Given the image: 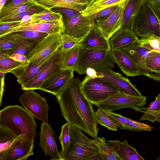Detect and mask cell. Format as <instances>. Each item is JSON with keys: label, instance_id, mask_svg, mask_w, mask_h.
<instances>
[{"label": "cell", "instance_id": "obj_1", "mask_svg": "<svg viewBox=\"0 0 160 160\" xmlns=\"http://www.w3.org/2000/svg\"><path fill=\"white\" fill-rule=\"evenodd\" d=\"M81 83L73 77L55 96L61 114L69 125L95 138L99 131L95 112L82 92Z\"/></svg>", "mask_w": 160, "mask_h": 160}, {"label": "cell", "instance_id": "obj_2", "mask_svg": "<svg viewBox=\"0 0 160 160\" xmlns=\"http://www.w3.org/2000/svg\"><path fill=\"white\" fill-rule=\"evenodd\" d=\"M0 126L9 130L15 138H22L34 144L37 128L35 120L22 106L10 105L1 110Z\"/></svg>", "mask_w": 160, "mask_h": 160}, {"label": "cell", "instance_id": "obj_3", "mask_svg": "<svg viewBox=\"0 0 160 160\" xmlns=\"http://www.w3.org/2000/svg\"><path fill=\"white\" fill-rule=\"evenodd\" d=\"M70 143L61 160H102L94 138L91 139L77 128L70 125Z\"/></svg>", "mask_w": 160, "mask_h": 160}, {"label": "cell", "instance_id": "obj_4", "mask_svg": "<svg viewBox=\"0 0 160 160\" xmlns=\"http://www.w3.org/2000/svg\"><path fill=\"white\" fill-rule=\"evenodd\" d=\"M110 50H88L80 46L79 57L73 69L80 75L86 74L88 68L95 70L113 68L114 66Z\"/></svg>", "mask_w": 160, "mask_h": 160}, {"label": "cell", "instance_id": "obj_5", "mask_svg": "<svg viewBox=\"0 0 160 160\" xmlns=\"http://www.w3.org/2000/svg\"><path fill=\"white\" fill-rule=\"evenodd\" d=\"M81 88L85 97L95 106L111 96L122 92L104 80L99 78H91L87 75L82 82Z\"/></svg>", "mask_w": 160, "mask_h": 160}, {"label": "cell", "instance_id": "obj_6", "mask_svg": "<svg viewBox=\"0 0 160 160\" xmlns=\"http://www.w3.org/2000/svg\"><path fill=\"white\" fill-rule=\"evenodd\" d=\"M132 31L140 38L151 34L160 37L159 20L146 1L135 18Z\"/></svg>", "mask_w": 160, "mask_h": 160}, {"label": "cell", "instance_id": "obj_7", "mask_svg": "<svg viewBox=\"0 0 160 160\" xmlns=\"http://www.w3.org/2000/svg\"><path fill=\"white\" fill-rule=\"evenodd\" d=\"M146 96H134L122 92L111 96L96 106L105 111L112 112L121 108H129L140 112L141 107L146 105Z\"/></svg>", "mask_w": 160, "mask_h": 160}, {"label": "cell", "instance_id": "obj_8", "mask_svg": "<svg viewBox=\"0 0 160 160\" xmlns=\"http://www.w3.org/2000/svg\"><path fill=\"white\" fill-rule=\"evenodd\" d=\"M62 33L48 34L39 41L26 56L31 63H38L48 60L60 45Z\"/></svg>", "mask_w": 160, "mask_h": 160}, {"label": "cell", "instance_id": "obj_9", "mask_svg": "<svg viewBox=\"0 0 160 160\" xmlns=\"http://www.w3.org/2000/svg\"><path fill=\"white\" fill-rule=\"evenodd\" d=\"M19 100L30 113L42 122H48L49 108L46 100L34 90H27L22 94Z\"/></svg>", "mask_w": 160, "mask_h": 160}, {"label": "cell", "instance_id": "obj_10", "mask_svg": "<svg viewBox=\"0 0 160 160\" xmlns=\"http://www.w3.org/2000/svg\"><path fill=\"white\" fill-rule=\"evenodd\" d=\"M63 52L59 48L33 79L21 86L23 90L39 89L40 86L48 78L60 70Z\"/></svg>", "mask_w": 160, "mask_h": 160}, {"label": "cell", "instance_id": "obj_11", "mask_svg": "<svg viewBox=\"0 0 160 160\" xmlns=\"http://www.w3.org/2000/svg\"><path fill=\"white\" fill-rule=\"evenodd\" d=\"M119 49L126 53L130 57L139 68L142 75L147 76L155 81H160V73L148 69L145 61L147 58L160 53L152 52L141 47L137 42L129 44Z\"/></svg>", "mask_w": 160, "mask_h": 160}, {"label": "cell", "instance_id": "obj_12", "mask_svg": "<svg viewBox=\"0 0 160 160\" xmlns=\"http://www.w3.org/2000/svg\"><path fill=\"white\" fill-rule=\"evenodd\" d=\"M98 77L104 80L120 89L122 92L131 95L141 97V93L127 78L110 68L96 70Z\"/></svg>", "mask_w": 160, "mask_h": 160}, {"label": "cell", "instance_id": "obj_13", "mask_svg": "<svg viewBox=\"0 0 160 160\" xmlns=\"http://www.w3.org/2000/svg\"><path fill=\"white\" fill-rule=\"evenodd\" d=\"M33 144L22 138L18 137L10 146L0 152V160H25L33 154Z\"/></svg>", "mask_w": 160, "mask_h": 160}, {"label": "cell", "instance_id": "obj_14", "mask_svg": "<svg viewBox=\"0 0 160 160\" xmlns=\"http://www.w3.org/2000/svg\"><path fill=\"white\" fill-rule=\"evenodd\" d=\"M39 134V146L43 149L45 157L50 156L51 160H61L55 140V134L48 122L41 123Z\"/></svg>", "mask_w": 160, "mask_h": 160}, {"label": "cell", "instance_id": "obj_15", "mask_svg": "<svg viewBox=\"0 0 160 160\" xmlns=\"http://www.w3.org/2000/svg\"><path fill=\"white\" fill-rule=\"evenodd\" d=\"M73 70L60 69L46 80L39 89L56 96L74 77Z\"/></svg>", "mask_w": 160, "mask_h": 160}, {"label": "cell", "instance_id": "obj_16", "mask_svg": "<svg viewBox=\"0 0 160 160\" xmlns=\"http://www.w3.org/2000/svg\"><path fill=\"white\" fill-rule=\"evenodd\" d=\"M146 0H126L123 3L120 17L115 28V32L121 28L132 31L134 20Z\"/></svg>", "mask_w": 160, "mask_h": 160}, {"label": "cell", "instance_id": "obj_17", "mask_svg": "<svg viewBox=\"0 0 160 160\" xmlns=\"http://www.w3.org/2000/svg\"><path fill=\"white\" fill-rule=\"evenodd\" d=\"M92 24L88 17L80 13L64 24L62 33L79 39L80 42L89 32Z\"/></svg>", "mask_w": 160, "mask_h": 160}, {"label": "cell", "instance_id": "obj_18", "mask_svg": "<svg viewBox=\"0 0 160 160\" xmlns=\"http://www.w3.org/2000/svg\"><path fill=\"white\" fill-rule=\"evenodd\" d=\"M64 24L62 20L32 23H21L10 29L6 34L12 32L25 30H32L46 32L48 34L62 33Z\"/></svg>", "mask_w": 160, "mask_h": 160}, {"label": "cell", "instance_id": "obj_19", "mask_svg": "<svg viewBox=\"0 0 160 160\" xmlns=\"http://www.w3.org/2000/svg\"><path fill=\"white\" fill-rule=\"evenodd\" d=\"M80 45L88 50H111L108 39L99 28L93 26L80 42Z\"/></svg>", "mask_w": 160, "mask_h": 160}, {"label": "cell", "instance_id": "obj_20", "mask_svg": "<svg viewBox=\"0 0 160 160\" xmlns=\"http://www.w3.org/2000/svg\"><path fill=\"white\" fill-rule=\"evenodd\" d=\"M112 60L121 70L127 76L142 75L137 64L126 53L119 49L110 50Z\"/></svg>", "mask_w": 160, "mask_h": 160}, {"label": "cell", "instance_id": "obj_21", "mask_svg": "<svg viewBox=\"0 0 160 160\" xmlns=\"http://www.w3.org/2000/svg\"><path fill=\"white\" fill-rule=\"evenodd\" d=\"M107 143L121 160H144L138 152L136 148L129 145L125 140L123 142L109 140Z\"/></svg>", "mask_w": 160, "mask_h": 160}, {"label": "cell", "instance_id": "obj_22", "mask_svg": "<svg viewBox=\"0 0 160 160\" xmlns=\"http://www.w3.org/2000/svg\"><path fill=\"white\" fill-rule=\"evenodd\" d=\"M139 39L132 30L121 28L113 34L108 41L111 50H115L136 42Z\"/></svg>", "mask_w": 160, "mask_h": 160}, {"label": "cell", "instance_id": "obj_23", "mask_svg": "<svg viewBox=\"0 0 160 160\" xmlns=\"http://www.w3.org/2000/svg\"><path fill=\"white\" fill-rule=\"evenodd\" d=\"M48 60L38 63L30 62L28 65L16 69L11 73L16 77L21 87L36 76Z\"/></svg>", "mask_w": 160, "mask_h": 160}, {"label": "cell", "instance_id": "obj_24", "mask_svg": "<svg viewBox=\"0 0 160 160\" xmlns=\"http://www.w3.org/2000/svg\"><path fill=\"white\" fill-rule=\"evenodd\" d=\"M37 5L45 9H50L56 7H64L73 9L82 13L83 8L87 5L89 0H33Z\"/></svg>", "mask_w": 160, "mask_h": 160}, {"label": "cell", "instance_id": "obj_25", "mask_svg": "<svg viewBox=\"0 0 160 160\" xmlns=\"http://www.w3.org/2000/svg\"><path fill=\"white\" fill-rule=\"evenodd\" d=\"M123 3L121 4L115 11L106 20L96 21L93 23L92 26L99 28L108 39L115 33V26L120 17Z\"/></svg>", "mask_w": 160, "mask_h": 160}, {"label": "cell", "instance_id": "obj_26", "mask_svg": "<svg viewBox=\"0 0 160 160\" xmlns=\"http://www.w3.org/2000/svg\"><path fill=\"white\" fill-rule=\"evenodd\" d=\"M126 0H89L82 13L84 16L94 15L104 9L120 4Z\"/></svg>", "mask_w": 160, "mask_h": 160}, {"label": "cell", "instance_id": "obj_27", "mask_svg": "<svg viewBox=\"0 0 160 160\" xmlns=\"http://www.w3.org/2000/svg\"><path fill=\"white\" fill-rule=\"evenodd\" d=\"M62 15L51 9H46L30 16L27 20H22L21 23H32L62 20Z\"/></svg>", "mask_w": 160, "mask_h": 160}, {"label": "cell", "instance_id": "obj_28", "mask_svg": "<svg viewBox=\"0 0 160 160\" xmlns=\"http://www.w3.org/2000/svg\"><path fill=\"white\" fill-rule=\"evenodd\" d=\"M80 48V45H78L69 51L63 52L60 66L61 70H73L78 61Z\"/></svg>", "mask_w": 160, "mask_h": 160}, {"label": "cell", "instance_id": "obj_29", "mask_svg": "<svg viewBox=\"0 0 160 160\" xmlns=\"http://www.w3.org/2000/svg\"><path fill=\"white\" fill-rule=\"evenodd\" d=\"M28 61L20 62L11 58L8 54L0 51V72L7 73L21 67L28 65Z\"/></svg>", "mask_w": 160, "mask_h": 160}, {"label": "cell", "instance_id": "obj_30", "mask_svg": "<svg viewBox=\"0 0 160 160\" xmlns=\"http://www.w3.org/2000/svg\"><path fill=\"white\" fill-rule=\"evenodd\" d=\"M96 144L99 149L102 160H121L114 151L106 142L103 137L94 138Z\"/></svg>", "mask_w": 160, "mask_h": 160}, {"label": "cell", "instance_id": "obj_31", "mask_svg": "<svg viewBox=\"0 0 160 160\" xmlns=\"http://www.w3.org/2000/svg\"><path fill=\"white\" fill-rule=\"evenodd\" d=\"M40 40H34L25 38L15 39L14 47L8 55L10 56L17 54L26 56L29 51Z\"/></svg>", "mask_w": 160, "mask_h": 160}, {"label": "cell", "instance_id": "obj_32", "mask_svg": "<svg viewBox=\"0 0 160 160\" xmlns=\"http://www.w3.org/2000/svg\"><path fill=\"white\" fill-rule=\"evenodd\" d=\"M137 43L141 47L152 52L160 53V37L151 34L141 38Z\"/></svg>", "mask_w": 160, "mask_h": 160}, {"label": "cell", "instance_id": "obj_33", "mask_svg": "<svg viewBox=\"0 0 160 160\" xmlns=\"http://www.w3.org/2000/svg\"><path fill=\"white\" fill-rule=\"evenodd\" d=\"M46 9L38 5L32 7L26 10L20 12L8 15L0 18V22H6L22 20L23 18L27 16L31 15Z\"/></svg>", "mask_w": 160, "mask_h": 160}, {"label": "cell", "instance_id": "obj_34", "mask_svg": "<svg viewBox=\"0 0 160 160\" xmlns=\"http://www.w3.org/2000/svg\"><path fill=\"white\" fill-rule=\"evenodd\" d=\"M8 34L15 39L25 38L34 40H41L48 35L46 32L32 30L18 31Z\"/></svg>", "mask_w": 160, "mask_h": 160}, {"label": "cell", "instance_id": "obj_35", "mask_svg": "<svg viewBox=\"0 0 160 160\" xmlns=\"http://www.w3.org/2000/svg\"><path fill=\"white\" fill-rule=\"evenodd\" d=\"M59 139L62 148L60 152L61 160L68 151L70 143V125L67 122L62 126Z\"/></svg>", "mask_w": 160, "mask_h": 160}, {"label": "cell", "instance_id": "obj_36", "mask_svg": "<svg viewBox=\"0 0 160 160\" xmlns=\"http://www.w3.org/2000/svg\"><path fill=\"white\" fill-rule=\"evenodd\" d=\"M95 116L98 123L112 131H117L118 127L111 119L105 111L98 108L95 112Z\"/></svg>", "mask_w": 160, "mask_h": 160}, {"label": "cell", "instance_id": "obj_37", "mask_svg": "<svg viewBox=\"0 0 160 160\" xmlns=\"http://www.w3.org/2000/svg\"><path fill=\"white\" fill-rule=\"evenodd\" d=\"M37 5L33 0H31L19 6L10 8H2L0 11V18L6 16L15 14L26 10Z\"/></svg>", "mask_w": 160, "mask_h": 160}, {"label": "cell", "instance_id": "obj_38", "mask_svg": "<svg viewBox=\"0 0 160 160\" xmlns=\"http://www.w3.org/2000/svg\"><path fill=\"white\" fill-rule=\"evenodd\" d=\"M60 41L59 48L63 52L69 51L80 45V42L79 39L64 33L61 35Z\"/></svg>", "mask_w": 160, "mask_h": 160}, {"label": "cell", "instance_id": "obj_39", "mask_svg": "<svg viewBox=\"0 0 160 160\" xmlns=\"http://www.w3.org/2000/svg\"><path fill=\"white\" fill-rule=\"evenodd\" d=\"M15 139L9 130L0 126V152L8 148Z\"/></svg>", "mask_w": 160, "mask_h": 160}, {"label": "cell", "instance_id": "obj_40", "mask_svg": "<svg viewBox=\"0 0 160 160\" xmlns=\"http://www.w3.org/2000/svg\"><path fill=\"white\" fill-rule=\"evenodd\" d=\"M120 4L112 6L104 9L94 15L88 16L92 26L94 21H103L108 18L115 11Z\"/></svg>", "mask_w": 160, "mask_h": 160}, {"label": "cell", "instance_id": "obj_41", "mask_svg": "<svg viewBox=\"0 0 160 160\" xmlns=\"http://www.w3.org/2000/svg\"><path fill=\"white\" fill-rule=\"evenodd\" d=\"M50 9L54 12L59 13L62 15V21L64 24L72 18L81 13L76 10L67 8L56 7Z\"/></svg>", "mask_w": 160, "mask_h": 160}, {"label": "cell", "instance_id": "obj_42", "mask_svg": "<svg viewBox=\"0 0 160 160\" xmlns=\"http://www.w3.org/2000/svg\"><path fill=\"white\" fill-rule=\"evenodd\" d=\"M15 39L8 34L0 37V51L8 54L13 48Z\"/></svg>", "mask_w": 160, "mask_h": 160}, {"label": "cell", "instance_id": "obj_43", "mask_svg": "<svg viewBox=\"0 0 160 160\" xmlns=\"http://www.w3.org/2000/svg\"><path fill=\"white\" fill-rule=\"evenodd\" d=\"M105 112L111 119L120 129L128 130L127 117L112 112Z\"/></svg>", "mask_w": 160, "mask_h": 160}, {"label": "cell", "instance_id": "obj_44", "mask_svg": "<svg viewBox=\"0 0 160 160\" xmlns=\"http://www.w3.org/2000/svg\"><path fill=\"white\" fill-rule=\"evenodd\" d=\"M145 61L148 68L154 71L156 68L160 66V54L148 57L145 59Z\"/></svg>", "mask_w": 160, "mask_h": 160}, {"label": "cell", "instance_id": "obj_45", "mask_svg": "<svg viewBox=\"0 0 160 160\" xmlns=\"http://www.w3.org/2000/svg\"><path fill=\"white\" fill-rule=\"evenodd\" d=\"M22 20L0 22V37L6 34L10 29L19 25Z\"/></svg>", "mask_w": 160, "mask_h": 160}, {"label": "cell", "instance_id": "obj_46", "mask_svg": "<svg viewBox=\"0 0 160 160\" xmlns=\"http://www.w3.org/2000/svg\"><path fill=\"white\" fill-rule=\"evenodd\" d=\"M159 111H160V93L148 107L146 108L141 107L140 112L147 113L151 112Z\"/></svg>", "mask_w": 160, "mask_h": 160}, {"label": "cell", "instance_id": "obj_47", "mask_svg": "<svg viewBox=\"0 0 160 160\" xmlns=\"http://www.w3.org/2000/svg\"><path fill=\"white\" fill-rule=\"evenodd\" d=\"M140 120H147L154 122L158 121L160 122V111L151 112L144 114Z\"/></svg>", "mask_w": 160, "mask_h": 160}, {"label": "cell", "instance_id": "obj_48", "mask_svg": "<svg viewBox=\"0 0 160 160\" xmlns=\"http://www.w3.org/2000/svg\"><path fill=\"white\" fill-rule=\"evenodd\" d=\"M31 0H7L2 8H10L19 6Z\"/></svg>", "mask_w": 160, "mask_h": 160}, {"label": "cell", "instance_id": "obj_49", "mask_svg": "<svg viewBox=\"0 0 160 160\" xmlns=\"http://www.w3.org/2000/svg\"><path fill=\"white\" fill-rule=\"evenodd\" d=\"M148 3L156 17L160 21V2H150Z\"/></svg>", "mask_w": 160, "mask_h": 160}, {"label": "cell", "instance_id": "obj_50", "mask_svg": "<svg viewBox=\"0 0 160 160\" xmlns=\"http://www.w3.org/2000/svg\"><path fill=\"white\" fill-rule=\"evenodd\" d=\"M14 60L20 62H25L28 61L26 56L20 54H15L9 56Z\"/></svg>", "mask_w": 160, "mask_h": 160}, {"label": "cell", "instance_id": "obj_51", "mask_svg": "<svg viewBox=\"0 0 160 160\" xmlns=\"http://www.w3.org/2000/svg\"><path fill=\"white\" fill-rule=\"evenodd\" d=\"M86 74L91 78H98L96 70L91 68H88L87 69Z\"/></svg>", "mask_w": 160, "mask_h": 160}, {"label": "cell", "instance_id": "obj_52", "mask_svg": "<svg viewBox=\"0 0 160 160\" xmlns=\"http://www.w3.org/2000/svg\"><path fill=\"white\" fill-rule=\"evenodd\" d=\"M7 0H0V11L2 9Z\"/></svg>", "mask_w": 160, "mask_h": 160}, {"label": "cell", "instance_id": "obj_53", "mask_svg": "<svg viewBox=\"0 0 160 160\" xmlns=\"http://www.w3.org/2000/svg\"><path fill=\"white\" fill-rule=\"evenodd\" d=\"M147 3L160 2V0H146Z\"/></svg>", "mask_w": 160, "mask_h": 160}, {"label": "cell", "instance_id": "obj_54", "mask_svg": "<svg viewBox=\"0 0 160 160\" xmlns=\"http://www.w3.org/2000/svg\"><path fill=\"white\" fill-rule=\"evenodd\" d=\"M154 71L160 73V66L156 68Z\"/></svg>", "mask_w": 160, "mask_h": 160}, {"label": "cell", "instance_id": "obj_55", "mask_svg": "<svg viewBox=\"0 0 160 160\" xmlns=\"http://www.w3.org/2000/svg\"><path fill=\"white\" fill-rule=\"evenodd\" d=\"M156 158L157 160H160V155L158 156V157H157Z\"/></svg>", "mask_w": 160, "mask_h": 160}, {"label": "cell", "instance_id": "obj_56", "mask_svg": "<svg viewBox=\"0 0 160 160\" xmlns=\"http://www.w3.org/2000/svg\"><path fill=\"white\" fill-rule=\"evenodd\" d=\"M159 22L160 28V21H159Z\"/></svg>", "mask_w": 160, "mask_h": 160}]
</instances>
